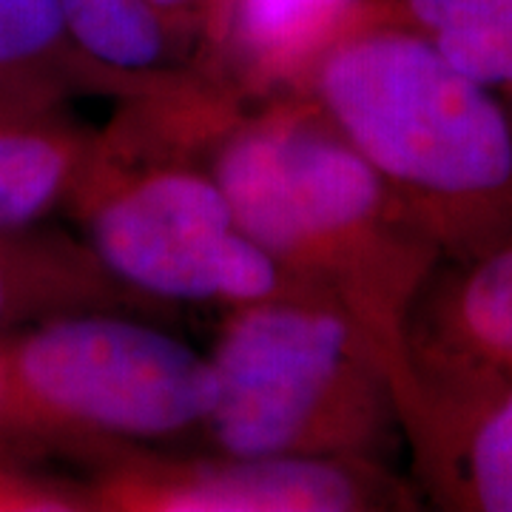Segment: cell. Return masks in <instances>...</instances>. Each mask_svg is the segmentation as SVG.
<instances>
[{
    "label": "cell",
    "instance_id": "8992f818",
    "mask_svg": "<svg viewBox=\"0 0 512 512\" xmlns=\"http://www.w3.org/2000/svg\"><path fill=\"white\" fill-rule=\"evenodd\" d=\"M92 512H370L413 507L376 458H183L134 450L97 467Z\"/></svg>",
    "mask_w": 512,
    "mask_h": 512
},
{
    "label": "cell",
    "instance_id": "7a4b0ae2",
    "mask_svg": "<svg viewBox=\"0 0 512 512\" xmlns=\"http://www.w3.org/2000/svg\"><path fill=\"white\" fill-rule=\"evenodd\" d=\"M228 103L205 74H165L131 94L128 111L94 134L69 211L109 274L146 302L325 299L242 231L205 163Z\"/></svg>",
    "mask_w": 512,
    "mask_h": 512
},
{
    "label": "cell",
    "instance_id": "ac0fdd59",
    "mask_svg": "<svg viewBox=\"0 0 512 512\" xmlns=\"http://www.w3.org/2000/svg\"><path fill=\"white\" fill-rule=\"evenodd\" d=\"M504 103H507V109H510V117H512V89H504Z\"/></svg>",
    "mask_w": 512,
    "mask_h": 512
},
{
    "label": "cell",
    "instance_id": "8fae6325",
    "mask_svg": "<svg viewBox=\"0 0 512 512\" xmlns=\"http://www.w3.org/2000/svg\"><path fill=\"white\" fill-rule=\"evenodd\" d=\"M407 339L512 379V242L433 276Z\"/></svg>",
    "mask_w": 512,
    "mask_h": 512
},
{
    "label": "cell",
    "instance_id": "ba28073f",
    "mask_svg": "<svg viewBox=\"0 0 512 512\" xmlns=\"http://www.w3.org/2000/svg\"><path fill=\"white\" fill-rule=\"evenodd\" d=\"M202 74L251 100L305 94L316 66L362 23L365 0H205Z\"/></svg>",
    "mask_w": 512,
    "mask_h": 512
},
{
    "label": "cell",
    "instance_id": "9c48e42d",
    "mask_svg": "<svg viewBox=\"0 0 512 512\" xmlns=\"http://www.w3.org/2000/svg\"><path fill=\"white\" fill-rule=\"evenodd\" d=\"M109 274L89 242L29 228H0V336L77 311L143 305Z\"/></svg>",
    "mask_w": 512,
    "mask_h": 512
},
{
    "label": "cell",
    "instance_id": "3957f363",
    "mask_svg": "<svg viewBox=\"0 0 512 512\" xmlns=\"http://www.w3.org/2000/svg\"><path fill=\"white\" fill-rule=\"evenodd\" d=\"M379 171L444 262L512 242V117L504 97L427 37L362 23L305 89Z\"/></svg>",
    "mask_w": 512,
    "mask_h": 512
},
{
    "label": "cell",
    "instance_id": "5b68a950",
    "mask_svg": "<svg viewBox=\"0 0 512 512\" xmlns=\"http://www.w3.org/2000/svg\"><path fill=\"white\" fill-rule=\"evenodd\" d=\"M9 387L40 456L111 458L208 430L217 373L123 311H77L3 336Z\"/></svg>",
    "mask_w": 512,
    "mask_h": 512
},
{
    "label": "cell",
    "instance_id": "5bb4252c",
    "mask_svg": "<svg viewBox=\"0 0 512 512\" xmlns=\"http://www.w3.org/2000/svg\"><path fill=\"white\" fill-rule=\"evenodd\" d=\"M74 46L128 83L146 92L163 74L165 23L151 0H57Z\"/></svg>",
    "mask_w": 512,
    "mask_h": 512
},
{
    "label": "cell",
    "instance_id": "9a60e30c",
    "mask_svg": "<svg viewBox=\"0 0 512 512\" xmlns=\"http://www.w3.org/2000/svg\"><path fill=\"white\" fill-rule=\"evenodd\" d=\"M0 512H92L86 481L49 476L26 458L0 456Z\"/></svg>",
    "mask_w": 512,
    "mask_h": 512
},
{
    "label": "cell",
    "instance_id": "52a82bcc",
    "mask_svg": "<svg viewBox=\"0 0 512 512\" xmlns=\"http://www.w3.org/2000/svg\"><path fill=\"white\" fill-rule=\"evenodd\" d=\"M399 427L441 510L512 512V379L407 339L393 373Z\"/></svg>",
    "mask_w": 512,
    "mask_h": 512
},
{
    "label": "cell",
    "instance_id": "7c38bea8",
    "mask_svg": "<svg viewBox=\"0 0 512 512\" xmlns=\"http://www.w3.org/2000/svg\"><path fill=\"white\" fill-rule=\"evenodd\" d=\"M92 146V131L63 117L0 120V228H29L69 205Z\"/></svg>",
    "mask_w": 512,
    "mask_h": 512
},
{
    "label": "cell",
    "instance_id": "e0dca14e",
    "mask_svg": "<svg viewBox=\"0 0 512 512\" xmlns=\"http://www.w3.org/2000/svg\"><path fill=\"white\" fill-rule=\"evenodd\" d=\"M157 12H183V9H191L197 3H205V0H151Z\"/></svg>",
    "mask_w": 512,
    "mask_h": 512
},
{
    "label": "cell",
    "instance_id": "2e32d148",
    "mask_svg": "<svg viewBox=\"0 0 512 512\" xmlns=\"http://www.w3.org/2000/svg\"><path fill=\"white\" fill-rule=\"evenodd\" d=\"M0 456H40L35 439L26 430V421L15 404L12 387H9V373H6V362H3V336H0Z\"/></svg>",
    "mask_w": 512,
    "mask_h": 512
},
{
    "label": "cell",
    "instance_id": "6da1fadb",
    "mask_svg": "<svg viewBox=\"0 0 512 512\" xmlns=\"http://www.w3.org/2000/svg\"><path fill=\"white\" fill-rule=\"evenodd\" d=\"M205 163L259 248L313 293L342 305L402 365L413 313L444 262L379 171L311 97L237 100Z\"/></svg>",
    "mask_w": 512,
    "mask_h": 512
},
{
    "label": "cell",
    "instance_id": "277c9868",
    "mask_svg": "<svg viewBox=\"0 0 512 512\" xmlns=\"http://www.w3.org/2000/svg\"><path fill=\"white\" fill-rule=\"evenodd\" d=\"M211 365L205 436L228 456L376 458L399 427L387 350L328 299L231 308Z\"/></svg>",
    "mask_w": 512,
    "mask_h": 512
},
{
    "label": "cell",
    "instance_id": "4fadbf2b",
    "mask_svg": "<svg viewBox=\"0 0 512 512\" xmlns=\"http://www.w3.org/2000/svg\"><path fill=\"white\" fill-rule=\"evenodd\" d=\"M365 23H396L495 92L512 89V0H367Z\"/></svg>",
    "mask_w": 512,
    "mask_h": 512
},
{
    "label": "cell",
    "instance_id": "30bf717a",
    "mask_svg": "<svg viewBox=\"0 0 512 512\" xmlns=\"http://www.w3.org/2000/svg\"><path fill=\"white\" fill-rule=\"evenodd\" d=\"M80 92L134 89L74 46L57 0H0V120L63 117Z\"/></svg>",
    "mask_w": 512,
    "mask_h": 512
}]
</instances>
